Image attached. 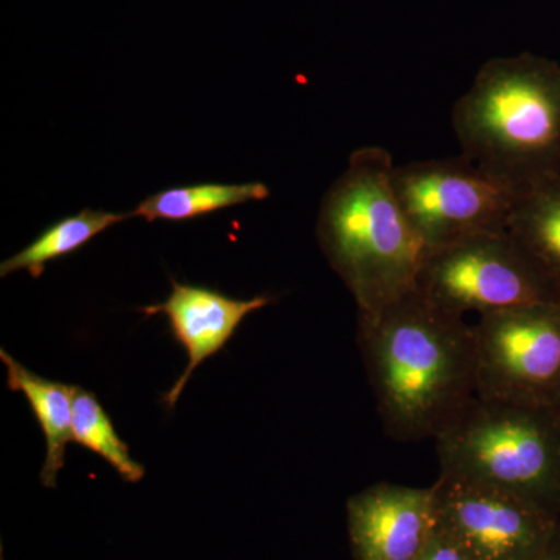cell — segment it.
Segmentation results:
<instances>
[{
	"mask_svg": "<svg viewBox=\"0 0 560 560\" xmlns=\"http://www.w3.org/2000/svg\"><path fill=\"white\" fill-rule=\"evenodd\" d=\"M357 340L383 430L394 441L436 440L477 397L471 324L418 290L359 313Z\"/></svg>",
	"mask_w": 560,
	"mask_h": 560,
	"instance_id": "1",
	"label": "cell"
},
{
	"mask_svg": "<svg viewBox=\"0 0 560 560\" xmlns=\"http://www.w3.org/2000/svg\"><path fill=\"white\" fill-rule=\"evenodd\" d=\"M394 161L381 147L353 151L320 201L316 237L359 313H374L416 290L427 249L393 186Z\"/></svg>",
	"mask_w": 560,
	"mask_h": 560,
	"instance_id": "2",
	"label": "cell"
},
{
	"mask_svg": "<svg viewBox=\"0 0 560 560\" xmlns=\"http://www.w3.org/2000/svg\"><path fill=\"white\" fill-rule=\"evenodd\" d=\"M460 154L521 191L560 175V65L534 54L486 61L452 114Z\"/></svg>",
	"mask_w": 560,
	"mask_h": 560,
	"instance_id": "3",
	"label": "cell"
},
{
	"mask_svg": "<svg viewBox=\"0 0 560 560\" xmlns=\"http://www.w3.org/2000/svg\"><path fill=\"white\" fill-rule=\"evenodd\" d=\"M441 474L529 500L560 521V416L475 397L436 440Z\"/></svg>",
	"mask_w": 560,
	"mask_h": 560,
	"instance_id": "4",
	"label": "cell"
},
{
	"mask_svg": "<svg viewBox=\"0 0 560 560\" xmlns=\"http://www.w3.org/2000/svg\"><path fill=\"white\" fill-rule=\"evenodd\" d=\"M393 186L427 250L506 231L522 194L463 154L396 165Z\"/></svg>",
	"mask_w": 560,
	"mask_h": 560,
	"instance_id": "5",
	"label": "cell"
},
{
	"mask_svg": "<svg viewBox=\"0 0 560 560\" xmlns=\"http://www.w3.org/2000/svg\"><path fill=\"white\" fill-rule=\"evenodd\" d=\"M416 290L442 311L463 316L560 302L510 232H482L427 250Z\"/></svg>",
	"mask_w": 560,
	"mask_h": 560,
	"instance_id": "6",
	"label": "cell"
},
{
	"mask_svg": "<svg viewBox=\"0 0 560 560\" xmlns=\"http://www.w3.org/2000/svg\"><path fill=\"white\" fill-rule=\"evenodd\" d=\"M477 396L556 408L560 397V302L481 315L471 324Z\"/></svg>",
	"mask_w": 560,
	"mask_h": 560,
	"instance_id": "7",
	"label": "cell"
},
{
	"mask_svg": "<svg viewBox=\"0 0 560 560\" xmlns=\"http://www.w3.org/2000/svg\"><path fill=\"white\" fill-rule=\"evenodd\" d=\"M438 523L474 560H536L550 547L560 521L508 490L440 474Z\"/></svg>",
	"mask_w": 560,
	"mask_h": 560,
	"instance_id": "8",
	"label": "cell"
},
{
	"mask_svg": "<svg viewBox=\"0 0 560 560\" xmlns=\"http://www.w3.org/2000/svg\"><path fill=\"white\" fill-rule=\"evenodd\" d=\"M436 489L377 482L348 501L355 560H415L436 528Z\"/></svg>",
	"mask_w": 560,
	"mask_h": 560,
	"instance_id": "9",
	"label": "cell"
},
{
	"mask_svg": "<svg viewBox=\"0 0 560 560\" xmlns=\"http://www.w3.org/2000/svg\"><path fill=\"white\" fill-rule=\"evenodd\" d=\"M270 304V296L235 300L208 287L172 279V293L167 300L142 308L145 315L167 316L173 337L189 357L186 370L162 397L165 407L175 408L195 370L226 346L246 316Z\"/></svg>",
	"mask_w": 560,
	"mask_h": 560,
	"instance_id": "10",
	"label": "cell"
},
{
	"mask_svg": "<svg viewBox=\"0 0 560 560\" xmlns=\"http://www.w3.org/2000/svg\"><path fill=\"white\" fill-rule=\"evenodd\" d=\"M0 360L7 368L9 388L24 394L46 438V460L40 470V482L46 488H55L58 474L65 467L66 447L73 441V386L40 377L22 366L5 349L0 350Z\"/></svg>",
	"mask_w": 560,
	"mask_h": 560,
	"instance_id": "11",
	"label": "cell"
},
{
	"mask_svg": "<svg viewBox=\"0 0 560 560\" xmlns=\"http://www.w3.org/2000/svg\"><path fill=\"white\" fill-rule=\"evenodd\" d=\"M508 232L560 301V175L522 191Z\"/></svg>",
	"mask_w": 560,
	"mask_h": 560,
	"instance_id": "12",
	"label": "cell"
},
{
	"mask_svg": "<svg viewBox=\"0 0 560 560\" xmlns=\"http://www.w3.org/2000/svg\"><path fill=\"white\" fill-rule=\"evenodd\" d=\"M268 197L270 189L264 183H205L171 187L140 201L138 208L130 212V219L139 217L147 223L156 220L187 221L232 206L264 201Z\"/></svg>",
	"mask_w": 560,
	"mask_h": 560,
	"instance_id": "13",
	"label": "cell"
},
{
	"mask_svg": "<svg viewBox=\"0 0 560 560\" xmlns=\"http://www.w3.org/2000/svg\"><path fill=\"white\" fill-rule=\"evenodd\" d=\"M127 219H130V213L92 209H83L75 215L66 217L47 228L31 245L3 260L0 276L7 278L13 272L27 270L33 279H39L46 271L47 264L75 253L103 231Z\"/></svg>",
	"mask_w": 560,
	"mask_h": 560,
	"instance_id": "14",
	"label": "cell"
},
{
	"mask_svg": "<svg viewBox=\"0 0 560 560\" xmlns=\"http://www.w3.org/2000/svg\"><path fill=\"white\" fill-rule=\"evenodd\" d=\"M72 436L73 442L102 456L121 480L139 482L145 477V467L132 459L97 396L80 386H73Z\"/></svg>",
	"mask_w": 560,
	"mask_h": 560,
	"instance_id": "15",
	"label": "cell"
},
{
	"mask_svg": "<svg viewBox=\"0 0 560 560\" xmlns=\"http://www.w3.org/2000/svg\"><path fill=\"white\" fill-rule=\"evenodd\" d=\"M415 560H474L467 555V551L458 544L455 537H452L440 523L431 533L425 547L419 552Z\"/></svg>",
	"mask_w": 560,
	"mask_h": 560,
	"instance_id": "16",
	"label": "cell"
},
{
	"mask_svg": "<svg viewBox=\"0 0 560 560\" xmlns=\"http://www.w3.org/2000/svg\"><path fill=\"white\" fill-rule=\"evenodd\" d=\"M536 560H560V530L555 540L551 541L550 547L544 551Z\"/></svg>",
	"mask_w": 560,
	"mask_h": 560,
	"instance_id": "17",
	"label": "cell"
},
{
	"mask_svg": "<svg viewBox=\"0 0 560 560\" xmlns=\"http://www.w3.org/2000/svg\"><path fill=\"white\" fill-rule=\"evenodd\" d=\"M555 410L558 411L559 415H560V397H559V400H558V405H556Z\"/></svg>",
	"mask_w": 560,
	"mask_h": 560,
	"instance_id": "18",
	"label": "cell"
},
{
	"mask_svg": "<svg viewBox=\"0 0 560 560\" xmlns=\"http://www.w3.org/2000/svg\"><path fill=\"white\" fill-rule=\"evenodd\" d=\"M560 416V415H559Z\"/></svg>",
	"mask_w": 560,
	"mask_h": 560,
	"instance_id": "19",
	"label": "cell"
}]
</instances>
